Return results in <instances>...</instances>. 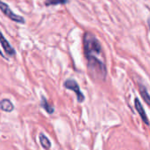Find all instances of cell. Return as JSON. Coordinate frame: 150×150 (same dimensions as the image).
<instances>
[{"label":"cell","instance_id":"obj_1","mask_svg":"<svg viewBox=\"0 0 150 150\" xmlns=\"http://www.w3.org/2000/svg\"><path fill=\"white\" fill-rule=\"evenodd\" d=\"M83 50L87 60V69L92 78L105 80L107 71L105 62L101 59L103 57L102 47L91 33H85L83 36Z\"/></svg>","mask_w":150,"mask_h":150},{"label":"cell","instance_id":"obj_2","mask_svg":"<svg viewBox=\"0 0 150 150\" xmlns=\"http://www.w3.org/2000/svg\"><path fill=\"white\" fill-rule=\"evenodd\" d=\"M0 11L7 17L9 18L10 19H11L12 21L14 22H17V23H19V24H25V18L19 15H17L15 14L11 9L9 7V5L7 4H5L4 2L1 1L0 0Z\"/></svg>","mask_w":150,"mask_h":150},{"label":"cell","instance_id":"obj_3","mask_svg":"<svg viewBox=\"0 0 150 150\" xmlns=\"http://www.w3.org/2000/svg\"><path fill=\"white\" fill-rule=\"evenodd\" d=\"M63 86L68 89V90H70V91H73L76 95V98H77V101L79 103H82L84 101L85 99V97L84 95L83 94V92L81 91L80 90V87L78 85V83H76V81H75L74 79H68L64 82V84Z\"/></svg>","mask_w":150,"mask_h":150},{"label":"cell","instance_id":"obj_4","mask_svg":"<svg viewBox=\"0 0 150 150\" xmlns=\"http://www.w3.org/2000/svg\"><path fill=\"white\" fill-rule=\"evenodd\" d=\"M0 43H1V46L3 47L4 51L5 52V54L8 56L12 57V56H14L16 54V52H15L14 48L11 47V45L9 43V41L4 38V36L3 35L1 31H0Z\"/></svg>","mask_w":150,"mask_h":150},{"label":"cell","instance_id":"obj_5","mask_svg":"<svg viewBox=\"0 0 150 150\" xmlns=\"http://www.w3.org/2000/svg\"><path fill=\"white\" fill-rule=\"evenodd\" d=\"M134 106H135V109L136 111L138 112V113L140 114L142 120H143V122L147 125V126H149V118L146 114V112L143 108V105H142L140 99L138 98H134Z\"/></svg>","mask_w":150,"mask_h":150},{"label":"cell","instance_id":"obj_6","mask_svg":"<svg viewBox=\"0 0 150 150\" xmlns=\"http://www.w3.org/2000/svg\"><path fill=\"white\" fill-rule=\"evenodd\" d=\"M0 109L5 112H11L14 110V105L11 100L4 98L0 101Z\"/></svg>","mask_w":150,"mask_h":150},{"label":"cell","instance_id":"obj_7","mask_svg":"<svg viewBox=\"0 0 150 150\" xmlns=\"http://www.w3.org/2000/svg\"><path fill=\"white\" fill-rule=\"evenodd\" d=\"M40 105L41 107L48 113V114H53L54 112V107L47 102V98H44V97H41V102H40Z\"/></svg>","mask_w":150,"mask_h":150},{"label":"cell","instance_id":"obj_8","mask_svg":"<svg viewBox=\"0 0 150 150\" xmlns=\"http://www.w3.org/2000/svg\"><path fill=\"white\" fill-rule=\"evenodd\" d=\"M39 141L40 145L42 146V148H44L45 149H49L51 148V142L49 141V139L43 134H40L39 135Z\"/></svg>","mask_w":150,"mask_h":150},{"label":"cell","instance_id":"obj_9","mask_svg":"<svg viewBox=\"0 0 150 150\" xmlns=\"http://www.w3.org/2000/svg\"><path fill=\"white\" fill-rule=\"evenodd\" d=\"M139 90H140V93L143 98V100L146 102L147 105H149L150 104V96L149 94V91H148V89L146 88L145 85H142V84H140L139 86Z\"/></svg>","mask_w":150,"mask_h":150},{"label":"cell","instance_id":"obj_10","mask_svg":"<svg viewBox=\"0 0 150 150\" xmlns=\"http://www.w3.org/2000/svg\"><path fill=\"white\" fill-rule=\"evenodd\" d=\"M66 3H68V0H46L45 4L47 6H50V5L64 4Z\"/></svg>","mask_w":150,"mask_h":150}]
</instances>
